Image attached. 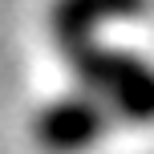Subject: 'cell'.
<instances>
[{
  "mask_svg": "<svg viewBox=\"0 0 154 154\" xmlns=\"http://www.w3.org/2000/svg\"><path fill=\"white\" fill-rule=\"evenodd\" d=\"M146 0H53L49 12V32L81 85L106 101L114 118L134 126L154 122V65L134 53L106 49L97 41V29L106 20L138 16Z\"/></svg>",
  "mask_w": 154,
  "mask_h": 154,
  "instance_id": "1",
  "label": "cell"
},
{
  "mask_svg": "<svg viewBox=\"0 0 154 154\" xmlns=\"http://www.w3.org/2000/svg\"><path fill=\"white\" fill-rule=\"evenodd\" d=\"M114 126V109L89 89L73 97H57L32 118V142L45 154H85Z\"/></svg>",
  "mask_w": 154,
  "mask_h": 154,
  "instance_id": "2",
  "label": "cell"
}]
</instances>
